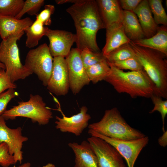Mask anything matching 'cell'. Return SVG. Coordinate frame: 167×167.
<instances>
[{"mask_svg":"<svg viewBox=\"0 0 167 167\" xmlns=\"http://www.w3.org/2000/svg\"><path fill=\"white\" fill-rule=\"evenodd\" d=\"M75 155V167H99L96 156L89 143L83 141L80 144H68Z\"/></svg>","mask_w":167,"mask_h":167,"instance_id":"2e32d148","label":"cell"},{"mask_svg":"<svg viewBox=\"0 0 167 167\" xmlns=\"http://www.w3.org/2000/svg\"><path fill=\"white\" fill-rule=\"evenodd\" d=\"M18 95V92L13 88L0 94V116L6 110L7 104L11 100Z\"/></svg>","mask_w":167,"mask_h":167,"instance_id":"4dcf8cb0","label":"cell"},{"mask_svg":"<svg viewBox=\"0 0 167 167\" xmlns=\"http://www.w3.org/2000/svg\"><path fill=\"white\" fill-rule=\"evenodd\" d=\"M149 5L157 25L167 26V15L163 7L162 0H149Z\"/></svg>","mask_w":167,"mask_h":167,"instance_id":"484cf974","label":"cell"},{"mask_svg":"<svg viewBox=\"0 0 167 167\" xmlns=\"http://www.w3.org/2000/svg\"><path fill=\"white\" fill-rule=\"evenodd\" d=\"M47 28L38 20L33 21L32 24L24 30L27 39L26 46L29 48H32L36 46L39 41L44 36Z\"/></svg>","mask_w":167,"mask_h":167,"instance_id":"7402d4cb","label":"cell"},{"mask_svg":"<svg viewBox=\"0 0 167 167\" xmlns=\"http://www.w3.org/2000/svg\"><path fill=\"white\" fill-rule=\"evenodd\" d=\"M42 167H55V166L54 164L49 163L43 166Z\"/></svg>","mask_w":167,"mask_h":167,"instance_id":"74e56055","label":"cell"},{"mask_svg":"<svg viewBox=\"0 0 167 167\" xmlns=\"http://www.w3.org/2000/svg\"><path fill=\"white\" fill-rule=\"evenodd\" d=\"M109 66V73L105 80L118 93H126L132 98H150L154 94L155 85L144 70L125 72Z\"/></svg>","mask_w":167,"mask_h":167,"instance_id":"7a4b0ae2","label":"cell"},{"mask_svg":"<svg viewBox=\"0 0 167 167\" xmlns=\"http://www.w3.org/2000/svg\"><path fill=\"white\" fill-rule=\"evenodd\" d=\"M87 141L96 156L99 167H126L122 155L108 142L93 136L88 138Z\"/></svg>","mask_w":167,"mask_h":167,"instance_id":"30bf717a","label":"cell"},{"mask_svg":"<svg viewBox=\"0 0 167 167\" xmlns=\"http://www.w3.org/2000/svg\"><path fill=\"white\" fill-rule=\"evenodd\" d=\"M80 56L86 69L106 59L102 52H94L88 49H84L80 50Z\"/></svg>","mask_w":167,"mask_h":167,"instance_id":"4316f807","label":"cell"},{"mask_svg":"<svg viewBox=\"0 0 167 167\" xmlns=\"http://www.w3.org/2000/svg\"><path fill=\"white\" fill-rule=\"evenodd\" d=\"M88 76L93 84L105 80L109 73L110 67L106 59L95 64L86 69Z\"/></svg>","mask_w":167,"mask_h":167,"instance_id":"603a6c76","label":"cell"},{"mask_svg":"<svg viewBox=\"0 0 167 167\" xmlns=\"http://www.w3.org/2000/svg\"><path fill=\"white\" fill-rule=\"evenodd\" d=\"M49 91L57 96H65L69 91V77L65 58L62 57L53 58L51 74L47 86Z\"/></svg>","mask_w":167,"mask_h":167,"instance_id":"7c38bea8","label":"cell"},{"mask_svg":"<svg viewBox=\"0 0 167 167\" xmlns=\"http://www.w3.org/2000/svg\"><path fill=\"white\" fill-rule=\"evenodd\" d=\"M136 45L155 50L167 56V28L159 27L155 34L149 38L132 41Z\"/></svg>","mask_w":167,"mask_h":167,"instance_id":"ffe728a7","label":"cell"},{"mask_svg":"<svg viewBox=\"0 0 167 167\" xmlns=\"http://www.w3.org/2000/svg\"><path fill=\"white\" fill-rule=\"evenodd\" d=\"M150 98L154 105V107L149 113H152L156 111L160 113L162 121V130L164 132L165 119L167 114V100L164 101L162 98L154 94H152Z\"/></svg>","mask_w":167,"mask_h":167,"instance_id":"f546056e","label":"cell"},{"mask_svg":"<svg viewBox=\"0 0 167 167\" xmlns=\"http://www.w3.org/2000/svg\"><path fill=\"white\" fill-rule=\"evenodd\" d=\"M108 63L109 66H113L121 70H129L131 71L144 70L136 56L112 63Z\"/></svg>","mask_w":167,"mask_h":167,"instance_id":"f1b7e54d","label":"cell"},{"mask_svg":"<svg viewBox=\"0 0 167 167\" xmlns=\"http://www.w3.org/2000/svg\"><path fill=\"white\" fill-rule=\"evenodd\" d=\"M66 12L72 18L76 30V48L100 52L96 36L99 30L105 28L97 4L94 0H78L67 8Z\"/></svg>","mask_w":167,"mask_h":167,"instance_id":"6da1fadb","label":"cell"},{"mask_svg":"<svg viewBox=\"0 0 167 167\" xmlns=\"http://www.w3.org/2000/svg\"><path fill=\"white\" fill-rule=\"evenodd\" d=\"M158 142L159 145L163 147H165L167 145V131L163 132L162 135L158 139Z\"/></svg>","mask_w":167,"mask_h":167,"instance_id":"d590c367","label":"cell"},{"mask_svg":"<svg viewBox=\"0 0 167 167\" xmlns=\"http://www.w3.org/2000/svg\"><path fill=\"white\" fill-rule=\"evenodd\" d=\"M55 7L51 4L45 5L44 9L36 15V19L40 21L44 25H50L51 24V16L54 12Z\"/></svg>","mask_w":167,"mask_h":167,"instance_id":"d6a6232c","label":"cell"},{"mask_svg":"<svg viewBox=\"0 0 167 167\" xmlns=\"http://www.w3.org/2000/svg\"><path fill=\"white\" fill-rule=\"evenodd\" d=\"M23 0H0V15L15 17L21 11Z\"/></svg>","mask_w":167,"mask_h":167,"instance_id":"d4e9b609","label":"cell"},{"mask_svg":"<svg viewBox=\"0 0 167 167\" xmlns=\"http://www.w3.org/2000/svg\"><path fill=\"white\" fill-rule=\"evenodd\" d=\"M53 62L48 46L45 43L28 51L24 65L46 87L51 74Z\"/></svg>","mask_w":167,"mask_h":167,"instance_id":"52a82bcc","label":"cell"},{"mask_svg":"<svg viewBox=\"0 0 167 167\" xmlns=\"http://www.w3.org/2000/svg\"><path fill=\"white\" fill-rule=\"evenodd\" d=\"M0 68L5 69V66L0 61Z\"/></svg>","mask_w":167,"mask_h":167,"instance_id":"f35d334b","label":"cell"},{"mask_svg":"<svg viewBox=\"0 0 167 167\" xmlns=\"http://www.w3.org/2000/svg\"><path fill=\"white\" fill-rule=\"evenodd\" d=\"M16 85L13 83L6 74L5 69L0 68V94L9 88L15 89Z\"/></svg>","mask_w":167,"mask_h":167,"instance_id":"836d02e7","label":"cell"},{"mask_svg":"<svg viewBox=\"0 0 167 167\" xmlns=\"http://www.w3.org/2000/svg\"><path fill=\"white\" fill-rule=\"evenodd\" d=\"M88 133L91 136L102 139L115 147L125 158L128 167H134L140 153L149 141L148 137L146 136L136 139L124 140L107 137L90 129L88 130Z\"/></svg>","mask_w":167,"mask_h":167,"instance_id":"ba28073f","label":"cell"},{"mask_svg":"<svg viewBox=\"0 0 167 167\" xmlns=\"http://www.w3.org/2000/svg\"><path fill=\"white\" fill-rule=\"evenodd\" d=\"M142 0H119L120 6L124 11H133Z\"/></svg>","mask_w":167,"mask_h":167,"instance_id":"e575fe53","label":"cell"},{"mask_svg":"<svg viewBox=\"0 0 167 167\" xmlns=\"http://www.w3.org/2000/svg\"><path fill=\"white\" fill-rule=\"evenodd\" d=\"M89 129L113 139L124 140L139 139L146 135L132 127L126 122L116 107L105 110L99 122L88 125Z\"/></svg>","mask_w":167,"mask_h":167,"instance_id":"277c9868","label":"cell"},{"mask_svg":"<svg viewBox=\"0 0 167 167\" xmlns=\"http://www.w3.org/2000/svg\"><path fill=\"white\" fill-rule=\"evenodd\" d=\"M70 89L74 95L79 93L83 88L90 82L80 56V50L71 49L66 57Z\"/></svg>","mask_w":167,"mask_h":167,"instance_id":"9c48e42d","label":"cell"},{"mask_svg":"<svg viewBox=\"0 0 167 167\" xmlns=\"http://www.w3.org/2000/svg\"><path fill=\"white\" fill-rule=\"evenodd\" d=\"M138 20L145 38H149L156 33L159 26L155 23L147 0H142L133 11Z\"/></svg>","mask_w":167,"mask_h":167,"instance_id":"d6986e66","label":"cell"},{"mask_svg":"<svg viewBox=\"0 0 167 167\" xmlns=\"http://www.w3.org/2000/svg\"><path fill=\"white\" fill-rule=\"evenodd\" d=\"M105 29L106 42L102 51L105 56L131 41L126 35L122 23L113 24Z\"/></svg>","mask_w":167,"mask_h":167,"instance_id":"ac0fdd59","label":"cell"},{"mask_svg":"<svg viewBox=\"0 0 167 167\" xmlns=\"http://www.w3.org/2000/svg\"><path fill=\"white\" fill-rule=\"evenodd\" d=\"M58 110L62 114V117L56 116L55 127L61 132L71 133L79 136L88 126L91 117L87 113L88 109L86 106H82L79 113L70 117L66 116L61 109Z\"/></svg>","mask_w":167,"mask_h":167,"instance_id":"5bb4252c","label":"cell"},{"mask_svg":"<svg viewBox=\"0 0 167 167\" xmlns=\"http://www.w3.org/2000/svg\"><path fill=\"white\" fill-rule=\"evenodd\" d=\"M44 0H26L24 1L21 11L15 18L20 19L26 13L30 15H36L44 5Z\"/></svg>","mask_w":167,"mask_h":167,"instance_id":"83f0119b","label":"cell"},{"mask_svg":"<svg viewBox=\"0 0 167 167\" xmlns=\"http://www.w3.org/2000/svg\"><path fill=\"white\" fill-rule=\"evenodd\" d=\"M5 120L2 115L0 116V144L6 143L9 154L14 157L15 163L19 161L21 164L23 159V143L27 141L28 138L22 135L21 127L10 128L6 125Z\"/></svg>","mask_w":167,"mask_h":167,"instance_id":"8fae6325","label":"cell"},{"mask_svg":"<svg viewBox=\"0 0 167 167\" xmlns=\"http://www.w3.org/2000/svg\"><path fill=\"white\" fill-rule=\"evenodd\" d=\"M14 164H15L14 158L9 154L7 144L4 143L0 144V165L3 167H8Z\"/></svg>","mask_w":167,"mask_h":167,"instance_id":"1f68e13d","label":"cell"},{"mask_svg":"<svg viewBox=\"0 0 167 167\" xmlns=\"http://www.w3.org/2000/svg\"><path fill=\"white\" fill-rule=\"evenodd\" d=\"M33 22L28 17L18 19L15 17L0 15V36L4 40L11 35L24 32L25 29Z\"/></svg>","mask_w":167,"mask_h":167,"instance_id":"e0dca14e","label":"cell"},{"mask_svg":"<svg viewBox=\"0 0 167 167\" xmlns=\"http://www.w3.org/2000/svg\"><path fill=\"white\" fill-rule=\"evenodd\" d=\"M31 164L29 162L25 163L22 165H21L18 167H30Z\"/></svg>","mask_w":167,"mask_h":167,"instance_id":"8d00e7d4","label":"cell"},{"mask_svg":"<svg viewBox=\"0 0 167 167\" xmlns=\"http://www.w3.org/2000/svg\"><path fill=\"white\" fill-rule=\"evenodd\" d=\"M25 32L10 36L0 43V61L5 66L6 72L13 83L23 79L33 73L21 62L17 41Z\"/></svg>","mask_w":167,"mask_h":167,"instance_id":"5b68a950","label":"cell"},{"mask_svg":"<svg viewBox=\"0 0 167 167\" xmlns=\"http://www.w3.org/2000/svg\"><path fill=\"white\" fill-rule=\"evenodd\" d=\"M100 14L105 28L116 24L122 23L123 10L119 0H96Z\"/></svg>","mask_w":167,"mask_h":167,"instance_id":"9a60e30c","label":"cell"},{"mask_svg":"<svg viewBox=\"0 0 167 167\" xmlns=\"http://www.w3.org/2000/svg\"><path fill=\"white\" fill-rule=\"evenodd\" d=\"M2 116L5 120L25 117L40 125L47 124L53 117L52 111L46 106L42 97L38 94H32L28 101L19 102L18 105L6 110Z\"/></svg>","mask_w":167,"mask_h":167,"instance_id":"8992f818","label":"cell"},{"mask_svg":"<svg viewBox=\"0 0 167 167\" xmlns=\"http://www.w3.org/2000/svg\"><path fill=\"white\" fill-rule=\"evenodd\" d=\"M135 57V53L129 44L121 46L105 56L107 62L109 63Z\"/></svg>","mask_w":167,"mask_h":167,"instance_id":"cb8c5ba5","label":"cell"},{"mask_svg":"<svg viewBox=\"0 0 167 167\" xmlns=\"http://www.w3.org/2000/svg\"><path fill=\"white\" fill-rule=\"evenodd\" d=\"M122 24L126 35L131 41L145 38L137 17L133 11L123 10Z\"/></svg>","mask_w":167,"mask_h":167,"instance_id":"44dd1931","label":"cell"},{"mask_svg":"<svg viewBox=\"0 0 167 167\" xmlns=\"http://www.w3.org/2000/svg\"><path fill=\"white\" fill-rule=\"evenodd\" d=\"M129 44L155 85L154 94L167 99V56L158 51L137 45L132 41Z\"/></svg>","mask_w":167,"mask_h":167,"instance_id":"3957f363","label":"cell"},{"mask_svg":"<svg viewBox=\"0 0 167 167\" xmlns=\"http://www.w3.org/2000/svg\"><path fill=\"white\" fill-rule=\"evenodd\" d=\"M45 36L48 38V47L53 57L66 58L70 53L71 47L76 41L75 34L67 31L53 30L47 27Z\"/></svg>","mask_w":167,"mask_h":167,"instance_id":"4fadbf2b","label":"cell"}]
</instances>
